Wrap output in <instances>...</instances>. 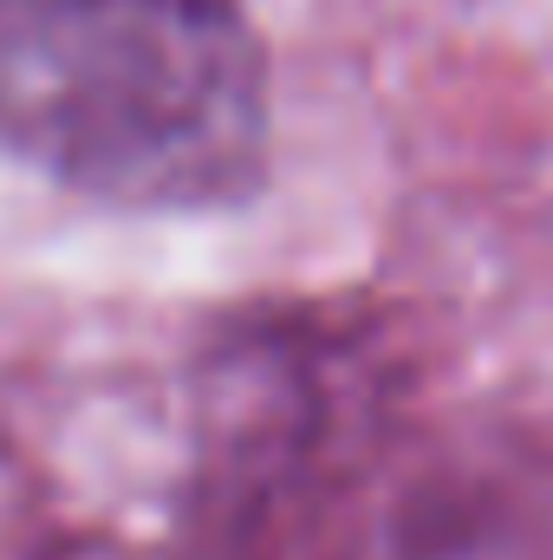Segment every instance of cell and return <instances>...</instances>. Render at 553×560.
I'll use <instances>...</instances> for the list:
<instances>
[{"label":"cell","instance_id":"6da1fadb","mask_svg":"<svg viewBox=\"0 0 553 560\" xmlns=\"http://www.w3.org/2000/svg\"><path fill=\"white\" fill-rule=\"evenodd\" d=\"M0 143L125 209H209L268 156L235 0H0Z\"/></svg>","mask_w":553,"mask_h":560}]
</instances>
